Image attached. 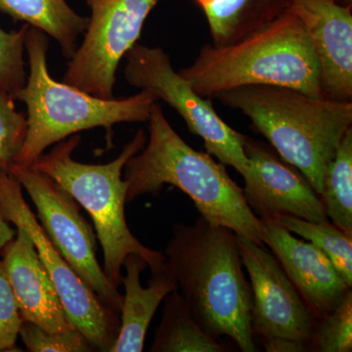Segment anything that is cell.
Masks as SVG:
<instances>
[{
	"mask_svg": "<svg viewBox=\"0 0 352 352\" xmlns=\"http://www.w3.org/2000/svg\"><path fill=\"white\" fill-rule=\"evenodd\" d=\"M164 258L199 326L215 340L230 338L243 352L258 351L237 235L200 215L192 226H173Z\"/></svg>",
	"mask_w": 352,
	"mask_h": 352,
	"instance_id": "cell-1",
	"label": "cell"
},
{
	"mask_svg": "<svg viewBox=\"0 0 352 352\" xmlns=\"http://www.w3.org/2000/svg\"><path fill=\"white\" fill-rule=\"evenodd\" d=\"M149 122V141L124 166L126 203L139 196L157 195L164 185H173L190 197L201 217L210 223L263 245L259 219L224 164L217 163L208 153L190 147L170 126L157 102Z\"/></svg>",
	"mask_w": 352,
	"mask_h": 352,
	"instance_id": "cell-2",
	"label": "cell"
},
{
	"mask_svg": "<svg viewBox=\"0 0 352 352\" xmlns=\"http://www.w3.org/2000/svg\"><path fill=\"white\" fill-rule=\"evenodd\" d=\"M251 120L284 161L321 195L329 164L352 126V102L310 96L294 88L245 85L215 95Z\"/></svg>",
	"mask_w": 352,
	"mask_h": 352,
	"instance_id": "cell-3",
	"label": "cell"
},
{
	"mask_svg": "<svg viewBox=\"0 0 352 352\" xmlns=\"http://www.w3.org/2000/svg\"><path fill=\"white\" fill-rule=\"evenodd\" d=\"M179 75L204 98L245 85H277L324 98L314 44L298 16L287 10L230 45L206 44Z\"/></svg>",
	"mask_w": 352,
	"mask_h": 352,
	"instance_id": "cell-4",
	"label": "cell"
},
{
	"mask_svg": "<svg viewBox=\"0 0 352 352\" xmlns=\"http://www.w3.org/2000/svg\"><path fill=\"white\" fill-rule=\"evenodd\" d=\"M30 74L15 100L27 106V135L22 149L14 160L16 166H32L50 146L95 127L108 132L120 122L149 120L157 98L148 90L120 99H103L51 78L46 53L45 34L30 27L25 41ZM11 164V166H12Z\"/></svg>",
	"mask_w": 352,
	"mask_h": 352,
	"instance_id": "cell-5",
	"label": "cell"
},
{
	"mask_svg": "<svg viewBox=\"0 0 352 352\" xmlns=\"http://www.w3.org/2000/svg\"><path fill=\"white\" fill-rule=\"evenodd\" d=\"M80 140L78 134H74L60 141L50 153L41 154L32 166L50 176L89 214L103 250L102 268L109 281L119 288L124 276L122 265L129 254L141 256L151 271L166 265L164 254L145 247L131 233L124 214L129 186L122 178V170L126 162L143 149L147 136L139 129L120 156L105 164L75 161L73 153Z\"/></svg>",
	"mask_w": 352,
	"mask_h": 352,
	"instance_id": "cell-6",
	"label": "cell"
},
{
	"mask_svg": "<svg viewBox=\"0 0 352 352\" xmlns=\"http://www.w3.org/2000/svg\"><path fill=\"white\" fill-rule=\"evenodd\" d=\"M0 215L31 236L72 325L85 336L92 349L111 351L120 332V314L107 307L65 261L25 203L20 183L1 166Z\"/></svg>",
	"mask_w": 352,
	"mask_h": 352,
	"instance_id": "cell-7",
	"label": "cell"
},
{
	"mask_svg": "<svg viewBox=\"0 0 352 352\" xmlns=\"http://www.w3.org/2000/svg\"><path fill=\"white\" fill-rule=\"evenodd\" d=\"M124 76L132 87L148 90L182 116L190 132L204 140L208 154L232 166L244 177L249 160L244 150V134L236 131L217 115L210 98L194 91L162 48L135 43L126 53Z\"/></svg>",
	"mask_w": 352,
	"mask_h": 352,
	"instance_id": "cell-8",
	"label": "cell"
},
{
	"mask_svg": "<svg viewBox=\"0 0 352 352\" xmlns=\"http://www.w3.org/2000/svg\"><path fill=\"white\" fill-rule=\"evenodd\" d=\"M31 197L44 232L85 284L113 311L120 314L124 295L106 277L96 258V238L78 204L50 176L32 166L8 168Z\"/></svg>",
	"mask_w": 352,
	"mask_h": 352,
	"instance_id": "cell-9",
	"label": "cell"
},
{
	"mask_svg": "<svg viewBox=\"0 0 352 352\" xmlns=\"http://www.w3.org/2000/svg\"><path fill=\"white\" fill-rule=\"evenodd\" d=\"M91 10L85 38L69 59L64 82L103 99H113L122 58L138 43L159 0H87Z\"/></svg>",
	"mask_w": 352,
	"mask_h": 352,
	"instance_id": "cell-10",
	"label": "cell"
},
{
	"mask_svg": "<svg viewBox=\"0 0 352 352\" xmlns=\"http://www.w3.org/2000/svg\"><path fill=\"white\" fill-rule=\"evenodd\" d=\"M252 288V330L263 340L286 338L310 349L317 318L273 254L237 236Z\"/></svg>",
	"mask_w": 352,
	"mask_h": 352,
	"instance_id": "cell-11",
	"label": "cell"
},
{
	"mask_svg": "<svg viewBox=\"0 0 352 352\" xmlns=\"http://www.w3.org/2000/svg\"><path fill=\"white\" fill-rule=\"evenodd\" d=\"M244 150L249 171L244 176L245 201L261 219L283 215L308 221L328 220L320 196L298 168L276 152L245 135Z\"/></svg>",
	"mask_w": 352,
	"mask_h": 352,
	"instance_id": "cell-12",
	"label": "cell"
},
{
	"mask_svg": "<svg viewBox=\"0 0 352 352\" xmlns=\"http://www.w3.org/2000/svg\"><path fill=\"white\" fill-rule=\"evenodd\" d=\"M288 10L302 21L320 66L324 98L352 99L351 8L335 0H287Z\"/></svg>",
	"mask_w": 352,
	"mask_h": 352,
	"instance_id": "cell-13",
	"label": "cell"
},
{
	"mask_svg": "<svg viewBox=\"0 0 352 352\" xmlns=\"http://www.w3.org/2000/svg\"><path fill=\"white\" fill-rule=\"evenodd\" d=\"M259 233L317 319L337 307L351 289L323 252L296 238L276 219H259Z\"/></svg>",
	"mask_w": 352,
	"mask_h": 352,
	"instance_id": "cell-14",
	"label": "cell"
},
{
	"mask_svg": "<svg viewBox=\"0 0 352 352\" xmlns=\"http://www.w3.org/2000/svg\"><path fill=\"white\" fill-rule=\"evenodd\" d=\"M0 254L23 321L50 333L76 330L67 316L34 241L24 229L17 228L15 237L0 250Z\"/></svg>",
	"mask_w": 352,
	"mask_h": 352,
	"instance_id": "cell-15",
	"label": "cell"
},
{
	"mask_svg": "<svg viewBox=\"0 0 352 352\" xmlns=\"http://www.w3.org/2000/svg\"><path fill=\"white\" fill-rule=\"evenodd\" d=\"M144 259L131 254L124 259L122 276L126 295L120 311V328L117 340L110 352H141L144 349L146 335L160 305L177 283L166 265L151 271L148 287H143L140 274L147 267Z\"/></svg>",
	"mask_w": 352,
	"mask_h": 352,
	"instance_id": "cell-16",
	"label": "cell"
},
{
	"mask_svg": "<svg viewBox=\"0 0 352 352\" xmlns=\"http://www.w3.org/2000/svg\"><path fill=\"white\" fill-rule=\"evenodd\" d=\"M207 18L212 44L230 45L288 10L287 0H196Z\"/></svg>",
	"mask_w": 352,
	"mask_h": 352,
	"instance_id": "cell-17",
	"label": "cell"
},
{
	"mask_svg": "<svg viewBox=\"0 0 352 352\" xmlns=\"http://www.w3.org/2000/svg\"><path fill=\"white\" fill-rule=\"evenodd\" d=\"M0 12L50 34L68 59L75 54L78 36L88 25V18L76 13L66 0H0Z\"/></svg>",
	"mask_w": 352,
	"mask_h": 352,
	"instance_id": "cell-18",
	"label": "cell"
},
{
	"mask_svg": "<svg viewBox=\"0 0 352 352\" xmlns=\"http://www.w3.org/2000/svg\"><path fill=\"white\" fill-rule=\"evenodd\" d=\"M163 316L155 332L152 352H224L226 346L197 323L178 289L164 298Z\"/></svg>",
	"mask_w": 352,
	"mask_h": 352,
	"instance_id": "cell-19",
	"label": "cell"
},
{
	"mask_svg": "<svg viewBox=\"0 0 352 352\" xmlns=\"http://www.w3.org/2000/svg\"><path fill=\"white\" fill-rule=\"evenodd\" d=\"M320 198L328 219L352 237V127L329 164Z\"/></svg>",
	"mask_w": 352,
	"mask_h": 352,
	"instance_id": "cell-20",
	"label": "cell"
},
{
	"mask_svg": "<svg viewBox=\"0 0 352 352\" xmlns=\"http://www.w3.org/2000/svg\"><path fill=\"white\" fill-rule=\"evenodd\" d=\"M287 230L300 236L323 252L342 279L352 286V237L342 229L325 221L314 222L283 215L275 219Z\"/></svg>",
	"mask_w": 352,
	"mask_h": 352,
	"instance_id": "cell-21",
	"label": "cell"
},
{
	"mask_svg": "<svg viewBox=\"0 0 352 352\" xmlns=\"http://www.w3.org/2000/svg\"><path fill=\"white\" fill-rule=\"evenodd\" d=\"M310 347L319 352L352 351L351 289L329 314L317 319Z\"/></svg>",
	"mask_w": 352,
	"mask_h": 352,
	"instance_id": "cell-22",
	"label": "cell"
},
{
	"mask_svg": "<svg viewBox=\"0 0 352 352\" xmlns=\"http://www.w3.org/2000/svg\"><path fill=\"white\" fill-rule=\"evenodd\" d=\"M29 25L19 31L6 32L0 28V94L14 97L25 87L24 50Z\"/></svg>",
	"mask_w": 352,
	"mask_h": 352,
	"instance_id": "cell-23",
	"label": "cell"
},
{
	"mask_svg": "<svg viewBox=\"0 0 352 352\" xmlns=\"http://www.w3.org/2000/svg\"><path fill=\"white\" fill-rule=\"evenodd\" d=\"M15 99L0 94V166L8 170L27 135V118L16 110Z\"/></svg>",
	"mask_w": 352,
	"mask_h": 352,
	"instance_id": "cell-24",
	"label": "cell"
},
{
	"mask_svg": "<svg viewBox=\"0 0 352 352\" xmlns=\"http://www.w3.org/2000/svg\"><path fill=\"white\" fill-rule=\"evenodd\" d=\"M19 337L31 352H87L92 346L80 331L50 333L31 322L23 321Z\"/></svg>",
	"mask_w": 352,
	"mask_h": 352,
	"instance_id": "cell-25",
	"label": "cell"
},
{
	"mask_svg": "<svg viewBox=\"0 0 352 352\" xmlns=\"http://www.w3.org/2000/svg\"><path fill=\"white\" fill-rule=\"evenodd\" d=\"M22 322L12 287L0 261V352L18 351L16 342Z\"/></svg>",
	"mask_w": 352,
	"mask_h": 352,
	"instance_id": "cell-26",
	"label": "cell"
},
{
	"mask_svg": "<svg viewBox=\"0 0 352 352\" xmlns=\"http://www.w3.org/2000/svg\"><path fill=\"white\" fill-rule=\"evenodd\" d=\"M263 342L264 349L268 352H303L309 349L305 342L286 338H272L263 340Z\"/></svg>",
	"mask_w": 352,
	"mask_h": 352,
	"instance_id": "cell-27",
	"label": "cell"
},
{
	"mask_svg": "<svg viewBox=\"0 0 352 352\" xmlns=\"http://www.w3.org/2000/svg\"><path fill=\"white\" fill-rule=\"evenodd\" d=\"M15 230L0 215V250L15 237Z\"/></svg>",
	"mask_w": 352,
	"mask_h": 352,
	"instance_id": "cell-28",
	"label": "cell"
}]
</instances>
